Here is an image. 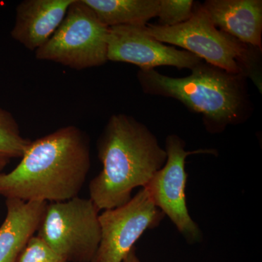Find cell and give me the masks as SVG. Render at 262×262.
<instances>
[{
    "mask_svg": "<svg viewBox=\"0 0 262 262\" xmlns=\"http://www.w3.org/2000/svg\"><path fill=\"white\" fill-rule=\"evenodd\" d=\"M31 142L22 135L13 114L0 106V163L21 158Z\"/></svg>",
    "mask_w": 262,
    "mask_h": 262,
    "instance_id": "14",
    "label": "cell"
},
{
    "mask_svg": "<svg viewBox=\"0 0 262 262\" xmlns=\"http://www.w3.org/2000/svg\"><path fill=\"white\" fill-rule=\"evenodd\" d=\"M165 216L143 188L130 201L99 214L101 241L91 262H122L146 230Z\"/></svg>",
    "mask_w": 262,
    "mask_h": 262,
    "instance_id": "8",
    "label": "cell"
},
{
    "mask_svg": "<svg viewBox=\"0 0 262 262\" xmlns=\"http://www.w3.org/2000/svg\"><path fill=\"white\" fill-rule=\"evenodd\" d=\"M98 156L103 169L91 181L90 199L101 210L113 209L144 188L167 160L165 149L144 124L125 114H115L98 139Z\"/></svg>",
    "mask_w": 262,
    "mask_h": 262,
    "instance_id": "2",
    "label": "cell"
},
{
    "mask_svg": "<svg viewBox=\"0 0 262 262\" xmlns=\"http://www.w3.org/2000/svg\"><path fill=\"white\" fill-rule=\"evenodd\" d=\"M16 262H67L39 236H32Z\"/></svg>",
    "mask_w": 262,
    "mask_h": 262,
    "instance_id": "16",
    "label": "cell"
},
{
    "mask_svg": "<svg viewBox=\"0 0 262 262\" xmlns=\"http://www.w3.org/2000/svg\"><path fill=\"white\" fill-rule=\"evenodd\" d=\"M122 262H141L136 255V248L134 247L130 251V253L127 254L126 257L123 260Z\"/></svg>",
    "mask_w": 262,
    "mask_h": 262,
    "instance_id": "17",
    "label": "cell"
},
{
    "mask_svg": "<svg viewBox=\"0 0 262 262\" xmlns=\"http://www.w3.org/2000/svg\"><path fill=\"white\" fill-rule=\"evenodd\" d=\"M74 0H24L15 8L10 32L14 40L29 51L44 46L63 21Z\"/></svg>",
    "mask_w": 262,
    "mask_h": 262,
    "instance_id": "10",
    "label": "cell"
},
{
    "mask_svg": "<svg viewBox=\"0 0 262 262\" xmlns=\"http://www.w3.org/2000/svg\"><path fill=\"white\" fill-rule=\"evenodd\" d=\"M195 3L192 0H160L158 25L172 27L185 23L192 16Z\"/></svg>",
    "mask_w": 262,
    "mask_h": 262,
    "instance_id": "15",
    "label": "cell"
},
{
    "mask_svg": "<svg viewBox=\"0 0 262 262\" xmlns=\"http://www.w3.org/2000/svg\"><path fill=\"white\" fill-rule=\"evenodd\" d=\"M201 5L217 29L262 50L261 0H207Z\"/></svg>",
    "mask_w": 262,
    "mask_h": 262,
    "instance_id": "11",
    "label": "cell"
},
{
    "mask_svg": "<svg viewBox=\"0 0 262 262\" xmlns=\"http://www.w3.org/2000/svg\"><path fill=\"white\" fill-rule=\"evenodd\" d=\"M137 80L144 94L173 98L201 115L206 130L224 132L247 121L254 111L247 79L202 61L187 77H172L155 70H139Z\"/></svg>",
    "mask_w": 262,
    "mask_h": 262,
    "instance_id": "3",
    "label": "cell"
},
{
    "mask_svg": "<svg viewBox=\"0 0 262 262\" xmlns=\"http://www.w3.org/2000/svg\"><path fill=\"white\" fill-rule=\"evenodd\" d=\"M146 30L160 42L178 46L208 64L250 79L261 94L262 50L217 29L201 3H195L192 16L185 23L172 27L148 23Z\"/></svg>",
    "mask_w": 262,
    "mask_h": 262,
    "instance_id": "4",
    "label": "cell"
},
{
    "mask_svg": "<svg viewBox=\"0 0 262 262\" xmlns=\"http://www.w3.org/2000/svg\"><path fill=\"white\" fill-rule=\"evenodd\" d=\"M185 146V141L179 136L172 134L167 136L165 147L166 162L144 188L155 206L170 219L188 243L194 244L201 241L203 236L187 209L186 159L189 155H216L218 152L212 149L186 151Z\"/></svg>",
    "mask_w": 262,
    "mask_h": 262,
    "instance_id": "7",
    "label": "cell"
},
{
    "mask_svg": "<svg viewBox=\"0 0 262 262\" xmlns=\"http://www.w3.org/2000/svg\"><path fill=\"white\" fill-rule=\"evenodd\" d=\"M108 32L83 0H74L56 32L35 51L36 58L76 70L100 67L108 61Z\"/></svg>",
    "mask_w": 262,
    "mask_h": 262,
    "instance_id": "5",
    "label": "cell"
},
{
    "mask_svg": "<svg viewBox=\"0 0 262 262\" xmlns=\"http://www.w3.org/2000/svg\"><path fill=\"white\" fill-rule=\"evenodd\" d=\"M47 202L6 199L7 214L0 227V262H16L39 228Z\"/></svg>",
    "mask_w": 262,
    "mask_h": 262,
    "instance_id": "12",
    "label": "cell"
},
{
    "mask_svg": "<svg viewBox=\"0 0 262 262\" xmlns=\"http://www.w3.org/2000/svg\"><path fill=\"white\" fill-rule=\"evenodd\" d=\"M99 211L90 198L78 196L48 203L37 236L67 262H91L101 241Z\"/></svg>",
    "mask_w": 262,
    "mask_h": 262,
    "instance_id": "6",
    "label": "cell"
},
{
    "mask_svg": "<svg viewBox=\"0 0 262 262\" xmlns=\"http://www.w3.org/2000/svg\"><path fill=\"white\" fill-rule=\"evenodd\" d=\"M8 165V164L6 163H0V173H1L2 170L4 169L5 167L6 166V165Z\"/></svg>",
    "mask_w": 262,
    "mask_h": 262,
    "instance_id": "18",
    "label": "cell"
},
{
    "mask_svg": "<svg viewBox=\"0 0 262 262\" xmlns=\"http://www.w3.org/2000/svg\"><path fill=\"white\" fill-rule=\"evenodd\" d=\"M103 25L145 27L158 15L160 0H83Z\"/></svg>",
    "mask_w": 262,
    "mask_h": 262,
    "instance_id": "13",
    "label": "cell"
},
{
    "mask_svg": "<svg viewBox=\"0 0 262 262\" xmlns=\"http://www.w3.org/2000/svg\"><path fill=\"white\" fill-rule=\"evenodd\" d=\"M108 61L138 66L140 70H155L169 66L192 70L203 60L192 53L157 40L147 34L145 27L117 26L110 28Z\"/></svg>",
    "mask_w": 262,
    "mask_h": 262,
    "instance_id": "9",
    "label": "cell"
},
{
    "mask_svg": "<svg viewBox=\"0 0 262 262\" xmlns=\"http://www.w3.org/2000/svg\"><path fill=\"white\" fill-rule=\"evenodd\" d=\"M87 134L62 127L32 141L20 163L0 173V195L26 202H62L78 195L91 168Z\"/></svg>",
    "mask_w": 262,
    "mask_h": 262,
    "instance_id": "1",
    "label": "cell"
}]
</instances>
